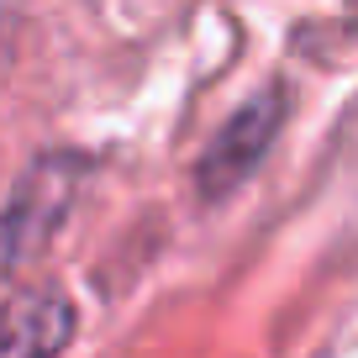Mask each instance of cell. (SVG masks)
Masks as SVG:
<instances>
[{"label":"cell","mask_w":358,"mask_h":358,"mask_svg":"<svg viewBox=\"0 0 358 358\" xmlns=\"http://www.w3.org/2000/svg\"><path fill=\"white\" fill-rule=\"evenodd\" d=\"M90 185V158L85 153H37L11 185L6 206H0V280H11L16 268L48 253L64 222L74 216L79 195Z\"/></svg>","instance_id":"obj_1"},{"label":"cell","mask_w":358,"mask_h":358,"mask_svg":"<svg viewBox=\"0 0 358 358\" xmlns=\"http://www.w3.org/2000/svg\"><path fill=\"white\" fill-rule=\"evenodd\" d=\"M285 122H290V90L285 85H264L253 90L227 127L206 143V153L195 158V195L201 201H227L232 190H243L248 179L264 169L268 148L280 143Z\"/></svg>","instance_id":"obj_2"},{"label":"cell","mask_w":358,"mask_h":358,"mask_svg":"<svg viewBox=\"0 0 358 358\" xmlns=\"http://www.w3.org/2000/svg\"><path fill=\"white\" fill-rule=\"evenodd\" d=\"M74 301L53 285L16 290L0 301V358H58L74 343Z\"/></svg>","instance_id":"obj_3"}]
</instances>
